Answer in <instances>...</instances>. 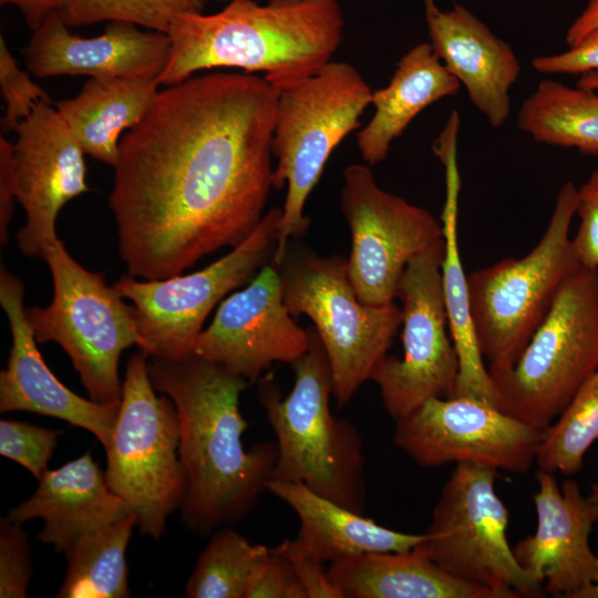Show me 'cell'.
Segmentation results:
<instances>
[{
	"label": "cell",
	"instance_id": "obj_1",
	"mask_svg": "<svg viewBox=\"0 0 598 598\" xmlns=\"http://www.w3.org/2000/svg\"><path fill=\"white\" fill-rule=\"evenodd\" d=\"M278 93L247 72L193 75L158 91L121 138L109 196L128 275L174 277L252 234L274 188Z\"/></svg>",
	"mask_w": 598,
	"mask_h": 598
},
{
	"label": "cell",
	"instance_id": "obj_2",
	"mask_svg": "<svg viewBox=\"0 0 598 598\" xmlns=\"http://www.w3.org/2000/svg\"><path fill=\"white\" fill-rule=\"evenodd\" d=\"M148 373L178 414V453L187 477L183 523L202 535L239 523L267 491L278 456L276 442L244 447L248 423L239 399L250 382L195 353L152 358Z\"/></svg>",
	"mask_w": 598,
	"mask_h": 598
},
{
	"label": "cell",
	"instance_id": "obj_3",
	"mask_svg": "<svg viewBox=\"0 0 598 598\" xmlns=\"http://www.w3.org/2000/svg\"><path fill=\"white\" fill-rule=\"evenodd\" d=\"M343 29L339 0H233L215 13H179L171 22L169 58L156 81L168 86L198 71L236 68L262 72L282 90L331 62Z\"/></svg>",
	"mask_w": 598,
	"mask_h": 598
},
{
	"label": "cell",
	"instance_id": "obj_4",
	"mask_svg": "<svg viewBox=\"0 0 598 598\" xmlns=\"http://www.w3.org/2000/svg\"><path fill=\"white\" fill-rule=\"evenodd\" d=\"M308 350L291 363L295 382L281 398L270 375L258 396L275 433L278 456L270 480L301 482L319 495L363 514V440L358 429L330 410L332 375L315 328Z\"/></svg>",
	"mask_w": 598,
	"mask_h": 598
},
{
	"label": "cell",
	"instance_id": "obj_5",
	"mask_svg": "<svg viewBox=\"0 0 598 598\" xmlns=\"http://www.w3.org/2000/svg\"><path fill=\"white\" fill-rule=\"evenodd\" d=\"M271 152L274 188L287 185L271 264H281L291 238L306 234L307 199L336 147L360 126L370 85L350 63L331 61L307 79L278 90Z\"/></svg>",
	"mask_w": 598,
	"mask_h": 598
},
{
	"label": "cell",
	"instance_id": "obj_6",
	"mask_svg": "<svg viewBox=\"0 0 598 598\" xmlns=\"http://www.w3.org/2000/svg\"><path fill=\"white\" fill-rule=\"evenodd\" d=\"M577 198L575 184L564 183L548 225L528 254L467 276L475 337L488 370L514 367L561 286L582 266L570 237Z\"/></svg>",
	"mask_w": 598,
	"mask_h": 598
},
{
	"label": "cell",
	"instance_id": "obj_7",
	"mask_svg": "<svg viewBox=\"0 0 598 598\" xmlns=\"http://www.w3.org/2000/svg\"><path fill=\"white\" fill-rule=\"evenodd\" d=\"M488 372L499 410L547 429L598 372V269L571 275L514 367Z\"/></svg>",
	"mask_w": 598,
	"mask_h": 598
},
{
	"label": "cell",
	"instance_id": "obj_8",
	"mask_svg": "<svg viewBox=\"0 0 598 598\" xmlns=\"http://www.w3.org/2000/svg\"><path fill=\"white\" fill-rule=\"evenodd\" d=\"M283 302L293 318L312 322L326 350L332 375V396L346 405L388 354L401 327L394 301L361 302L348 274V260L320 256L305 246L287 248L278 267Z\"/></svg>",
	"mask_w": 598,
	"mask_h": 598
},
{
	"label": "cell",
	"instance_id": "obj_9",
	"mask_svg": "<svg viewBox=\"0 0 598 598\" xmlns=\"http://www.w3.org/2000/svg\"><path fill=\"white\" fill-rule=\"evenodd\" d=\"M41 258L51 271L54 291L49 306L25 308L37 342L62 347L91 400L121 404L118 361L138 341L133 306L106 285L104 274L81 266L59 238Z\"/></svg>",
	"mask_w": 598,
	"mask_h": 598
},
{
	"label": "cell",
	"instance_id": "obj_10",
	"mask_svg": "<svg viewBox=\"0 0 598 598\" xmlns=\"http://www.w3.org/2000/svg\"><path fill=\"white\" fill-rule=\"evenodd\" d=\"M147 355L130 357L112 439L105 448L111 489L131 508L143 534L159 539L179 509L187 477L179 460V421L172 399L150 378Z\"/></svg>",
	"mask_w": 598,
	"mask_h": 598
},
{
	"label": "cell",
	"instance_id": "obj_11",
	"mask_svg": "<svg viewBox=\"0 0 598 598\" xmlns=\"http://www.w3.org/2000/svg\"><path fill=\"white\" fill-rule=\"evenodd\" d=\"M497 472L456 464L413 550L455 578L492 589L498 598L544 597L543 581L523 569L509 546V512L495 489Z\"/></svg>",
	"mask_w": 598,
	"mask_h": 598
},
{
	"label": "cell",
	"instance_id": "obj_12",
	"mask_svg": "<svg viewBox=\"0 0 598 598\" xmlns=\"http://www.w3.org/2000/svg\"><path fill=\"white\" fill-rule=\"evenodd\" d=\"M280 218L281 208L272 207L245 241L198 271L158 280L123 275L113 287L133 303L140 351L168 360L193 355L209 312L274 256Z\"/></svg>",
	"mask_w": 598,
	"mask_h": 598
},
{
	"label": "cell",
	"instance_id": "obj_13",
	"mask_svg": "<svg viewBox=\"0 0 598 598\" xmlns=\"http://www.w3.org/2000/svg\"><path fill=\"white\" fill-rule=\"evenodd\" d=\"M443 252L442 238L404 269L396 290L402 311L403 355L386 354L370 378L379 386L384 410L394 421L432 398L455 395L460 361L443 296Z\"/></svg>",
	"mask_w": 598,
	"mask_h": 598
},
{
	"label": "cell",
	"instance_id": "obj_14",
	"mask_svg": "<svg viewBox=\"0 0 598 598\" xmlns=\"http://www.w3.org/2000/svg\"><path fill=\"white\" fill-rule=\"evenodd\" d=\"M340 207L351 234L348 274L359 300L393 302L408 264L443 238L441 220L382 189L364 164L344 168Z\"/></svg>",
	"mask_w": 598,
	"mask_h": 598
},
{
	"label": "cell",
	"instance_id": "obj_15",
	"mask_svg": "<svg viewBox=\"0 0 598 598\" xmlns=\"http://www.w3.org/2000/svg\"><path fill=\"white\" fill-rule=\"evenodd\" d=\"M543 432L481 400L432 398L395 421L393 442L424 467L470 463L526 473Z\"/></svg>",
	"mask_w": 598,
	"mask_h": 598
},
{
	"label": "cell",
	"instance_id": "obj_16",
	"mask_svg": "<svg viewBox=\"0 0 598 598\" xmlns=\"http://www.w3.org/2000/svg\"><path fill=\"white\" fill-rule=\"evenodd\" d=\"M309 343V330L287 310L278 268L270 262L245 288L220 301L194 353L252 383L274 362L291 364Z\"/></svg>",
	"mask_w": 598,
	"mask_h": 598
},
{
	"label": "cell",
	"instance_id": "obj_17",
	"mask_svg": "<svg viewBox=\"0 0 598 598\" xmlns=\"http://www.w3.org/2000/svg\"><path fill=\"white\" fill-rule=\"evenodd\" d=\"M16 132L17 202L27 215L16 237L24 256L41 258L58 239L62 207L89 190L84 152L51 101L40 102Z\"/></svg>",
	"mask_w": 598,
	"mask_h": 598
},
{
	"label": "cell",
	"instance_id": "obj_18",
	"mask_svg": "<svg viewBox=\"0 0 598 598\" xmlns=\"http://www.w3.org/2000/svg\"><path fill=\"white\" fill-rule=\"evenodd\" d=\"M535 478L537 525L513 547L516 560L551 597L598 598V555L589 545L598 506L574 480L559 486L554 473L542 470Z\"/></svg>",
	"mask_w": 598,
	"mask_h": 598
},
{
	"label": "cell",
	"instance_id": "obj_19",
	"mask_svg": "<svg viewBox=\"0 0 598 598\" xmlns=\"http://www.w3.org/2000/svg\"><path fill=\"white\" fill-rule=\"evenodd\" d=\"M23 282L0 269V303L10 324L12 346L0 372V411H25L63 420L91 432L109 446L120 405L84 399L65 386L44 362L23 306Z\"/></svg>",
	"mask_w": 598,
	"mask_h": 598
},
{
	"label": "cell",
	"instance_id": "obj_20",
	"mask_svg": "<svg viewBox=\"0 0 598 598\" xmlns=\"http://www.w3.org/2000/svg\"><path fill=\"white\" fill-rule=\"evenodd\" d=\"M69 28L54 12L33 31L22 51L33 75L157 79L169 58L171 39L165 32L113 21L102 34L85 38Z\"/></svg>",
	"mask_w": 598,
	"mask_h": 598
},
{
	"label": "cell",
	"instance_id": "obj_21",
	"mask_svg": "<svg viewBox=\"0 0 598 598\" xmlns=\"http://www.w3.org/2000/svg\"><path fill=\"white\" fill-rule=\"evenodd\" d=\"M421 1L434 53L489 125L501 127L520 73L514 50L465 7L441 10L434 0Z\"/></svg>",
	"mask_w": 598,
	"mask_h": 598
},
{
	"label": "cell",
	"instance_id": "obj_22",
	"mask_svg": "<svg viewBox=\"0 0 598 598\" xmlns=\"http://www.w3.org/2000/svg\"><path fill=\"white\" fill-rule=\"evenodd\" d=\"M134 514L115 494L100 468L86 452L64 465L48 470L30 498L9 511L18 523L42 518L44 527L38 538L56 551L65 549L81 535Z\"/></svg>",
	"mask_w": 598,
	"mask_h": 598
},
{
	"label": "cell",
	"instance_id": "obj_23",
	"mask_svg": "<svg viewBox=\"0 0 598 598\" xmlns=\"http://www.w3.org/2000/svg\"><path fill=\"white\" fill-rule=\"evenodd\" d=\"M460 117L451 114L433 150L444 166L445 198L441 215L444 252L441 265L442 288L450 332L458 355L460 372L454 396L472 398L497 408L488 368L475 337L468 281L458 247V204L461 174L457 164Z\"/></svg>",
	"mask_w": 598,
	"mask_h": 598
},
{
	"label": "cell",
	"instance_id": "obj_24",
	"mask_svg": "<svg viewBox=\"0 0 598 598\" xmlns=\"http://www.w3.org/2000/svg\"><path fill=\"white\" fill-rule=\"evenodd\" d=\"M267 492L286 503L300 522L296 544L322 563L377 551H408L422 539L384 527L310 489L301 482L269 480Z\"/></svg>",
	"mask_w": 598,
	"mask_h": 598
},
{
	"label": "cell",
	"instance_id": "obj_25",
	"mask_svg": "<svg viewBox=\"0 0 598 598\" xmlns=\"http://www.w3.org/2000/svg\"><path fill=\"white\" fill-rule=\"evenodd\" d=\"M429 42L412 47L398 62L386 86L373 91L369 123L359 131L357 146L369 166L383 162L392 143L427 106L460 90Z\"/></svg>",
	"mask_w": 598,
	"mask_h": 598
},
{
	"label": "cell",
	"instance_id": "obj_26",
	"mask_svg": "<svg viewBox=\"0 0 598 598\" xmlns=\"http://www.w3.org/2000/svg\"><path fill=\"white\" fill-rule=\"evenodd\" d=\"M328 570L343 598H498L413 549L360 554L330 563Z\"/></svg>",
	"mask_w": 598,
	"mask_h": 598
},
{
	"label": "cell",
	"instance_id": "obj_27",
	"mask_svg": "<svg viewBox=\"0 0 598 598\" xmlns=\"http://www.w3.org/2000/svg\"><path fill=\"white\" fill-rule=\"evenodd\" d=\"M158 85L156 79L91 78L76 96L54 106L84 154L114 167L121 134L142 121Z\"/></svg>",
	"mask_w": 598,
	"mask_h": 598
},
{
	"label": "cell",
	"instance_id": "obj_28",
	"mask_svg": "<svg viewBox=\"0 0 598 598\" xmlns=\"http://www.w3.org/2000/svg\"><path fill=\"white\" fill-rule=\"evenodd\" d=\"M517 125L538 143L598 155V90L543 80L522 103Z\"/></svg>",
	"mask_w": 598,
	"mask_h": 598
},
{
	"label": "cell",
	"instance_id": "obj_29",
	"mask_svg": "<svg viewBox=\"0 0 598 598\" xmlns=\"http://www.w3.org/2000/svg\"><path fill=\"white\" fill-rule=\"evenodd\" d=\"M134 514L78 537L64 551L66 571L58 598H127L126 547Z\"/></svg>",
	"mask_w": 598,
	"mask_h": 598
},
{
	"label": "cell",
	"instance_id": "obj_30",
	"mask_svg": "<svg viewBox=\"0 0 598 598\" xmlns=\"http://www.w3.org/2000/svg\"><path fill=\"white\" fill-rule=\"evenodd\" d=\"M269 551L264 545L251 544L231 526L217 528L186 582V596L245 598L252 568Z\"/></svg>",
	"mask_w": 598,
	"mask_h": 598
},
{
	"label": "cell",
	"instance_id": "obj_31",
	"mask_svg": "<svg viewBox=\"0 0 598 598\" xmlns=\"http://www.w3.org/2000/svg\"><path fill=\"white\" fill-rule=\"evenodd\" d=\"M598 441V372L576 393L543 432L536 455L538 470L578 473L589 447Z\"/></svg>",
	"mask_w": 598,
	"mask_h": 598
},
{
	"label": "cell",
	"instance_id": "obj_32",
	"mask_svg": "<svg viewBox=\"0 0 598 598\" xmlns=\"http://www.w3.org/2000/svg\"><path fill=\"white\" fill-rule=\"evenodd\" d=\"M206 0H66L60 17L68 27L123 21L168 32L176 14L203 12Z\"/></svg>",
	"mask_w": 598,
	"mask_h": 598
},
{
	"label": "cell",
	"instance_id": "obj_33",
	"mask_svg": "<svg viewBox=\"0 0 598 598\" xmlns=\"http://www.w3.org/2000/svg\"><path fill=\"white\" fill-rule=\"evenodd\" d=\"M62 432L4 419L0 421V454L28 470L38 481L48 472V463Z\"/></svg>",
	"mask_w": 598,
	"mask_h": 598
},
{
	"label": "cell",
	"instance_id": "obj_34",
	"mask_svg": "<svg viewBox=\"0 0 598 598\" xmlns=\"http://www.w3.org/2000/svg\"><path fill=\"white\" fill-rule=\"evenodd\" d=\"M0 89L6 103L1 128L16 131L42 101H51L45 91L22 71L12 56L4 38L0 37Z\"/></svg>",
	"mask_w": 598,
	"mask_h": 598
},
{
	"label": "cell",
	"instance_id": "obj_35",
	"mask_svg": "<svg viewBox=\"0 0 598 598\" xmlns=\"http://www.w3.org/2000/svg\"><path fill=\"white\" fill-rule=\"evenodd\" d=\"M32 576L31 548L22 524L0 518V597L24 598Z\"/></svg>",
	"mask_w": 598,
	"mask_h": 598
},
{
	"label": "cell",
	"instance_id": "obj_36",
	"mask_svg": "<svg viewBox=\"0 0 598 598\" xmlns=\"http://www.w3.org/2000/svg\"><path fill=\"white\" fill-rule=\"evenodd\" d=\"M245 598H308L290 561L270 549L252 568Z\"/></svg>",
	"mask_w": 598,
	"mask_h": 598
},
{
	"label": "cell",
	"instance_id": "obj_37",
	"mask_svg": "<svg viewBox=\"0 0 598 598\" xmlns=\"http://www.w3.org/2000/svg\"><path fill=\"white\" fill-rule=\"evenodd\" d=\"M576 215L579 226L573 240L581 265L598 269V168L578 188Z\"/></svg>",
	"mask_w": 598,
	"mask_h": 598
},
{
	"label": "cell",
	"instance_id": "obj_38",
	"mask_svg": "<svg viewBox=\"0 0 598 598\" xmlns=\"http://www.w3.org/2000/svg\"><path fill=\"white\" fill-rule=\"evenodd\" d=\"M272 549L290 561L308 598H343L323 563L305 553L295 539H286Z\"/></svg>",
	"mask_w": 598,
	"mask_h": 598
},
{
	"label": "cell",
	"instance_id": "obj_39",
	"mask_svg": "<svg viewBox=\"0 0 598 598\" xmlns=\"http://www.w3.org/2000/svg\"><path fill=\"white\" fill-rule=\"evenodd\" d=\"M532 66L536 72L548 75H581L598 71V28L565 52L535 56Z\"/></svg>",
	"mask_w": 598,
	"mask_h": 598
},
{
	"label": "cell",
	"instance_id": "obj_40",
	"mask_svg": "<svg viewBox=\"0 0 598 598\" xmlns=\"http://www.w3.org/2000/svg\"><path fill=\"white\" fill-rule=\"evenodd\" d=\"M17 200L13 144L0 136V244L9 240L8 226L13 217Z\"/></svg>",
	"mask_w": 598,
	"mask_h": 598
},
{
	"label": "cell",
	"instance_id": "obj_41",
	"mask_svg": "<svg viewBox=\"0 0 598 598\" xmlns=\"http://www.w3.org/2000/svg\"><path fill=\"white\" fill-rule=\"evenodd\" d=\"M66 0H0L1 4L16 6L23 16L28 27L34 31L45 19L54 13L61 12Z\"/></svg>",
	"mask_w": 598,
	"mask_h": 598
},
{
	"label": "cell",
	"instance_id": "obj_42",
	"mask_svg": "<svg viewBox=\"0 0 598 598\" xmlns=\"http://www.w3.org/2000/svg\"><path fill=\"white\" fill-rule=\"evenodd\" d=\"M596 28H598V0H589L585 9L567 29L565 41L568 48L578 44Z\"/></svg>",
	"mask_w": 598,
	"mask_h": 598
},
{
	"label": "cell",
	"instance_id": "obj_43",
	"mask_svg": "<svg viewBox=\"0 0 598 598\" xmlns=\"http://www.w3.org/2000/svg\"><path fill=\"white\" fill-rule=\"evenodd\" d=\"M577 86L598 90V71L581 74L577 81Z\"/></svg>",
	"mask_w": 598,
	"mask_h": 598
},
{
	"label": "cell",
	"instance_id": "obj_44",
	"mask_svg": "<svg viewBox=\"0 0 598 598\" xmlns=\"http://www.w3.org/2000/svg\"><path fill=\"white\" fill-rule=\"evenodd\" d=\"M588 498L598 506V482L591 484Z\"/></svg>",
	"mask_w": 598,
	"mask_h": 598
},
{
	"label": "cell",
	"instance_id": "obj_45",
	"mask_svg": "<svg viewBox=\"0 0 598 598\" xmlns=\"http://www.w3.org/2000/svg\"><path fill=\"white\" fill-rule=\"evenodd\" d=\"M216 1L230 2L233 0H216Z\"/></svg>",
	"mask_w": 598,
	"mask_h": 598
}]
</instances>
